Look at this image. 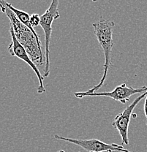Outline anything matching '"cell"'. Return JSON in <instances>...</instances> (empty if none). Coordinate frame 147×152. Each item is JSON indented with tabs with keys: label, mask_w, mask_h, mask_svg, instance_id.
I'll return each instance as SVG.
<instances>
[{
	"label": "cell",
	"mask_w": 147,
	"mask_h": 152,
	"mask_svg": "<svg viewBox=\"0 0 147 152\" xmlns=\"http://www.w3.org/2000/svg\"><path fill=\"white\" fill-rule=\"evenodd\" d=\"M7 4L9 7V8H10L11 10L15 13V15H16L17 18H18V20H19L23 24H24L25 26H27V27L29 28L33 33H34V35H35L36 37H37V40H38L39 42H41L40 40H39V37L38 34H37V32H36L35 30L34 29L33 26H31V23H30V17H31V15H29L26 12H24V11L15 8V7H14L12 4L7 2Z\"/></svg>",
	"instance_id": "cell-8"
},
{
	"label": "cell",
	"mask_w": 147,
	"mask_h": 152,
	"mask_svg": "<svg viewBox=\"0 0 147 152\" xmlns=\"http://www.w3.org/2000/svg\"><path fill=\"white\" fill-rule=\"evenodd\" d=\"M147 95L146 92L143 93L139 96H137L136 99L133 101L129 105H128L121 113H118L116 117H115L114 120H113V123H112V126L116 129L119 132L120 136L121 137V140H122V143L128 145L129 144V138H128V129H129V125L130 122L131 118L132 116V112H133L134 109L136 107V105L139 103L140 100L143 98L146 97Z\"/></svg>",
	"instance_id": "cell-7"
},
{
	"label": "cell",
	"mask_w": 147,
	"mask_h": 152,
	"mask_svg": "<svg viewBox=\"0 0 147 152\" xmlns=\"http://www.w3.org/2000/svg\"><path fill=\"white\" fill-rule=\"evenodd\" d=\"M143 110H144L145 116L146 118V125H147V95L145 97V102H144V107H143Z\"/></svg>",
	"instance_id": "cell-10"
},
{
	"label": "cell",
	"mask_w": 147,
	"mask_h": 152,
	"mask_svg": "<svg viewBox=\"0 0 147 152\" xmlns=\"http://www.w3.org/2000/svg\"><path fill=\"white\" fill-rule=\"evenodd\" d=\"M54 138L58 140L70 142L80 146L87 152H132L125 149L122 145L112 143L108 144L97 139H89V140H78V139L69 138L55 134Z\"/></svg>",
	"instance_id": "cell-5"
},
{
	"label": "cell",
	"mask_w": 147,
	"mask_h": 152,
	"mask_svg": "<svg viewBox=\"0 0 147 152\" xmlns=\"http://www.w3.org/2000/svg\"><path fill=\"white\" fill-rule=\"evenodd\" d=\"M92 26L94 28V32L98 42L103 50L105 63L103 65L104 72L102 78L99 80V83L86 91V92L87 93H94L97 91L104 85L105 81L109 68L111 65V52L113 46V33L115 23L111 20L101 18L99 21L93 23Z\"/></svg>",
	"instance_id": "cell-2"
},
{
	"label": "cell",
	"mask_w": 147,
	"mask_h": 152,
	"mask_svg": "<svg viewBox=\"0 0 147 152\" xmlns=\"http://www.w3.org/2000/svg\"><path fill=\"white\" fill-rule=\"evenodd\" d=\"M147 91V86H143L141 88H133V87L127 86L126 83H122L120 86H116L113 91L108 92L100 93H87L83 92L75 93V97L83 98L85 96H107L111 98L115 101H119L123 104H125L129 99V98L134 94H143Z\"/></svg>",
	"instance_id": "cell-6"
},
{
	"label": "cell",
	"mask_w": 147,
	"mask_h": 152,
	"mask_svg": "<svg viewBox=\"0 0 147 152\" xmlns=\"http://www.w3.org/2000/svg\"><path fill=\"white\" fill-rule=\"evenodd\" d=\"M10 33L11 36V42L10 45H9L8 48H7V50H8L9 53H10L11 56H16L17 58H20L22 61L26 62L32 69V70L34 71L35 75H37L39 80V87L38 89H37V92H38V94H42V93L45 92L46 90H45L43 85L44 76L41 75L37 66L31 60V57L29 56V53H27L26 49L20 43L19 41L18 40V39L15 37L13 28H12V26L11 25L10 27Z\"/></svg>",
	"instance_id": "cell-4"
},
{
	"label": "cell",
	"mask_w": 147,
	"mask_h": 152,
	"mask_svg": "<svg viewBox=\"0 0 147 152\" xmlns=\"http://www.w3.org/2000/svg\"><path fill=\"white\" fill-rule=\"evenodd\" d=\"M59 0H51L50 6L45 13L40 16V23L39 26L42 28L45 34V66L44 69V77H48L50 74V59H49V53H50V42L52 34V23L53 20L60 17L59 12Z\"/></svg>",
	"instance_id": "cell-3"
},
{
	"label": "cell",
	"mask_w": 147,
	"mask_h": 152,
	"mask_svg": "<svg viewBox=\"0 0 147 152\" xmlns=\"http://www.w3.org/2000/svg\"><path fill=\"white\" fill-rule=\"evenodd\" d=\"M58 152H66V151H63V150H60V151H58Z\"/></svg>",
	"instance_id": "cell-11"
},
{
	"label": "cell",
	"mask_w": 147,
	"mask_h": 152,
	"mask_svg": "<svg viewBox=\"0 0 147 152\" xmlns=\"http://www.w3.org/2000/svg\"><path fill=\"white\" fill-rule=\"evenodd\" d=\"M30 23H31L33 28L37 26L40 23V16L38 14H32L30 17Z\"/></svg>",
	"instance_id": "cell-9"
},
{
	"label": "cell",
	"mask_w": 147,
	"mask_h": 152,
	"mask_svg": "<svg viewBox=\"0 0 147 152\" xmlns=\"http://www.w3.org/2000/svg\"><path fill=\"white\" fill-rule=\"evenodd\" d=\"M93 1H97V0H92Z\"/></svg>",
	"instance_id": "cell-12"
},
{
	"label": "cell",
	"mask_w": 147,
	"mask_h": 152,
	"mask_svg": "<svg viewBox=\"0 0 147 152\" xmlns=\"http://www.w3.org/2000/svg\"><path fill=\"white\" fill-rule=\"evenodd\" d=\"M0 4L1 11L10 20V25L13 28L18 40L24 47L36 65L42 66L44 63V58L42 56L41 42L37 40L34 33L18 20L15 13L9 8L6 0H0Z\"/></svg>",
	"instance_id": "cell-1"
}]
</instances>
